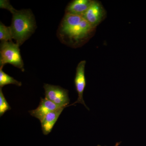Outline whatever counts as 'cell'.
Wrapping results in <instances>:
<instances>
[{"instance_id":"1","label":"cell","mask_w":146,"mask_h":146,"mask_svg":"<svg viewBox=\"0 0 146 146\" xmlns=\"http://www.w3.org/2000/svg\"><path fill=\"white\" fill-rule=\"evenodd\" d=\"M95 28L83 16L65 13L58 31L60 40L70 46H77L86 41Z\"/></svg>"},{"instance_id":"2","label":"cell","mask_w":146,"mask_h":146,"mask_svg":"<svg viewBox=\"0 0 146 146\" xmlns=\"http://www.w3.org/2000/svg\"><path fill=\"white\" fill-rule=\"evenodd\" d=\"M10 29L13 39L21 46L31 36L36 28L35 18L29 9H16L12 13Z\"/></svg>"},{"instance_id":"3","label":"cell","mask_w":146,"mask_h":146,"mask_svg":"<svg viewBox=\"0 0 146 146\" xmlns=\"http://www.w3.org/2000/svg\"><path fill=\"white\" fill-rule=\"evenodd\" d=\"M19 45L11 42H1L0 48V67L7 64L25 71L23 61L20 53Z\"/></svg>"},{"instance_id":"4","label":"cell","mask_w":146,"mask_h":146,"mask_svg":"<svg viewBox=\"0 0 146 146\" xmlns=\"http://www.w3.org/2000/svg\"><path fill=\"white\" fill-rule=\"evenodd\" d=\"M45 98L60 107H67L70 104L68 91L60 86L44 84Z\"/></svg>"},{"instance_id":"5","label":"cell","mask_w":146,"mask_h":146,"mask_svg":"<svg viewBox=\"0 0 146 146\" xmlns=\"http://www.w3.org/2000/svg\"><path fill=\"white\" fill-rule=\"evenodd\" d=\"M86 63L85 60H82L79 63L77 67L74 83L76 91L78 94V98L74 103L69 106L74 105L77 103H80L83 104L88 110H89V108L85 104L83 97L84 91L86 86V79L85 76Z\"/></svg>"},{"instance_id":"6","label":"cell","mask_w":146,"mask_h":146,"mask_svg":"<svg viewBox=\"0 0 146 146\" xmlns=\"http://www.w3.org/2000/svg\"><path fill=\"white\" fill-rule=\"evenodd\" d=\"M106 12L100 2L92 1L90 6L82 16L94 28L100 23Z\"/></svg>"},{"instance_id":"7","label":"cell","mask_w":146,"mask_h":146,"mask_svg":"<svg viewBox=\"0 0 146 146\" xmlns=\"http://www.w3.org/2000/svg\"><path fill=\"white\" fill-rule=\"evenodd\" d=\"M60 106L56 105L52 102L46 98H41L40 103L37 108L29 111L33 117L42 121L47 114L60 108Z\"/></svg>"},{"instance_id":"8","label":"cell","mask_w":146,"mask_h":146,"mask_svg":"<svg viewBox=\"0 0 146 146\" xmlns=\"http://www.w3.org/2000/svg\"><path fill=\"white\" fill-rule=\"evenodd\" d=\"M65 108L60 107L54 111L50 112L41 121V127L43 134L47 135L51 132L55 124Z\"/></svg>"},{"instance_id":"9","label":"cell","mask_w":146,"mask_h":146,"mask_svg":"<svg viewBox=\"0 0 146 146\" xmlns=\"http://www.w3.org/2000/svg\"><path fill=\"white\" fill-rule=\"evenodd\" d=\"M91 0H74L70 3L66 9V13L82 16L91 5Z\"/></svg>"},{"instance_id":"10","label":"cell","mask_w":146,"mask_h":146,"mask_svg":"<svg viewBox=\"0 0 146 146\" xmlns=\"http://www.w3.org/2000/svg\"><path fill=\"white\" fill-rule=\"evenodd\" d=\"M3 67H0V88H2L7 84H15L18 86H22V82L17 81L5 73L3 70Z\"/></svg>"},{"instance_id":"11","label":"cell","mask_w":146,"mask_h":146,"mask_svg":"<svg viewBox=\"0 0 146 146\" xmlns=\"http://www.w3.org/2000/svg\"><path fill=\"white\" fill-rule=\"evenodd\" d=\"M12 33L10 27L6 26L1 22L0 24V40L1 42L12 41Z\"/></svg>"},{"instance_id":"12","label":"cell","mask_w":146,"mask_h":146,"mask_svg":"<svg viewBox=\"0 0 146 146\" xmlns=\"http://www.w3.org/2000/svg\"><path fill=\"white\" fill-rule=\"evenodd\" d=\"M11 109L10 106L3 94L2 88H0V117H1L7 111Z\"/></svg>"},{"instance_id":"13","label":"cell","mask_w":146,"mask_h":146,"mask_svg":"<svg viewBox=\"0 0 146 146\" xmlns=\"http://www.w3.org/2000/svg\"><path fill=\"white\" fill-rule=\"evenodd\" d=\"M0 7L2 9H5L9 11L12 13L16 9L11 5L9 1L1 0L0 1Z\"/></svg>"},{"instance_id":"14","label":"cell","mask_w":146,"mask_h":146,"mask_svg":"<svg viewBox=\"0 0 146 146\" xmlns=\"http://www.w3.org/2000/svg\"><path fill=\"white\" fill-rule=\"evenodd\" d=\"M121 143V142H118V143H116V145H115L114 146H118ZM98 146H101L100 145H98Z\"/></svg>"}]
</instances>
